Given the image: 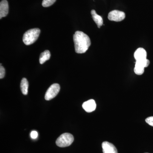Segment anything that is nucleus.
I'll return each mask as SVG.
<instances>
[{
  "label": "nucleus",
  "mask_w": 153,
  "mask_h": 153,
  "mask_svg": "<svg viewBox=\"0 0 153 153\" xmlns=\"http://www.w3.org/2000/svg\"><path fill=\"white\" fill-rule=\"evenodd\" d=\"M75 52L78 54L85 53L91 46L90 38L81 31H76L73 36Z\"/></svg>",
  "instance_id": "obj_1"
},
{
  "label": "nucleus",
  "mask_w": 153,
  "mask_h": 153,
  "mask_svg": "<svg viewBox=\"0 0 153 153\" xmlns=\"http://www.w3.org/2000/svg\"><path fill=\"white\" fill-rule=\"evenodd\" d=\"M41 30L38 28H34L28 30L23 36V42L26 45L33 44L38 39Z\"/></svg>",
  "instance_id": "obj_2"
},
{
  "label": "nucleus",
  "mask_w": 153,
  "mask_h": 153,
  "mask_svg": "<svg viewBox=\"0 0 153 153\" xmlns=\"http://www.w3.org/2000/svg\"><path fill=\"white\" fill-rule=\"evenodd\" d=\"M74 137L71 134L66 133L61 134L57 139L56 144L60 147H66L70 146L74 141Z\"/></svg>",
  "instance_id": "obj_3"
},
{
  "label": "nucleus",
  "mask_w": 153,
  "mask_h": 153,
  "mask_svg": "<svg viewBox=\"0 0 153 153\" xmlns=\"http://www.w3.org/2000/svg\"><path fill=\"white\" fill-rule=\"evenodd\" d=\"M60 90V86L57 83L51 85L46 92L45 96L46 100H50L57 95Z\"/></svg>",
  "instance_id": "obj_4"
},
{
  "label": "nucleus",
  "mask_w": 153,
  "mask_h": 153,
  "mask_svg": "<svg viewBox=\"0 0 153 153\" xmlns=\"http://www.w3.org/2000/svg\"><path fill=\"white\" fill-rule=\"evenodd\" d=\"M125 13L122 11L114 10L110 12L108 15V19L114 22H121L125 19Z\"/></svg>",
  "instance_id": "obj_5"
},
{
  "label": "nucleus",
  "mask_w": 153,
  "mask_h": 153,
  "mask_svg": "<svg viewBox=\"0 0 153 153\" xmlns=\"http://www.w3.org/2000/svg\"><path fill=\"white\" fill-rule=\"evenodd\" d=\"M102 146L103 153H118L116 148L111 143L104 142L102 143Z\"/></svg>",
  "instance_id": "obj_6"
},
{
  "label": "nucleus",
  "mask_w": 153,
  "mask_h": 153,
  "mask_svg": "<svg viewBox=\"0 0 153 153\" xmlns=\"http://www.w3.org/2000/svg\"><path fill=\"white\" fill-rule=\"evenodd\" d=\"M82 108L87 112H91L94 111L96 108L95 101L93 99L85 101L82 104Z\"/></svg>",
  "instance_id": "obj_7"
},
{
  "label": "nucleus",
  "mask_w": 153,
  "mask_h": 153,
  "mask_svg": "<svg viewBox=\"0 0 153 153\" xmlns=\"http://www.w3.org/2000/svg\"><path fill=\"white\" fill-rule=\"evenodd\" d=\"M8 13V3L7 0H2L0 3V19L6 17Z\"/></svg>",
  "instance_id": "obj_8"
},
{
  "label": "nucleus",
  "mask_w": 153,
  "mask_h": 153,
  "mask_svg": "<svg viewBox=\"0 0 153 153\" xmlns=\"http://www.w3.org/2000/svg\"><path fill=\"white\" fill-rule=\"evenodd\" d=\"M134 57L136 61L147 59V52L143 48H139L134 53Z\"/></svg>",
  "instance_id": "obj_9"
},
{
  "label": "nucleus",
  "mask_w": 153,
  "mask_h": 153,
  "mask_svg": "<svg viewBox=\"0 0 153 153\" xmlns=\"http://www.w3.org/2000/svg\"><path fill=\"white\" fill-rule=\"evenodd\" d=\"M91 16L94 21L95 22L96 24L97 25L99 28L100 27L103 25V20L102 18L94 10H92L91 11Z\"/></svg>",
  "instance_id": "obj_10"
},
{
  "label": "nucleus",
  "mask_w": 153,
  "mask_h": 153,
  "mask_svg": "<svg viewBox=\"0 0 153 153\" xmlns=\"http://www.w3.org/2000/svg\"><path fill=\"white\" fill-rule=\"evenodd\" d=\"M20 87L23 94L25 95H27L29 88V82L26 78H23L22 79Z\"/></svg>",
  "instance_id": "obj_11"
},
{
  "label": "nucleus",
  "mask_w": 153,
  "mask_h": 153,
  "mask_svg": "<svg viewBox=\"0 0 153 153\" xmlns=\"http://www.w3.org/2000/svg\"><path fill=\"white\" fill-rule=\"evenodd\" d=\"M51 54L49 50H45L41 53L39 58V62L41 64H43L47 60H49L50 58Z\"/></svg>",
  "instance_id": "obj_12"
},
{
  "label": "nucleus",
  "mask_w": 153,
  "mask_h": 153,
  "mask_svg": "<svg viewBox=\"0 0 153 153\" xmlns=\"http://www.w3.org/2000/svg\"><path fill=\"white\" fill-rule=\"evenodd\" d=\"M144 67H143L139 63L135 62V65L134 68V71L137 75H142L143 74L144 72Z\"/></svg>",
  "instance_id": "obj_13"
},
{
  "label": "nucleus",
  "mask_w": 153,
  "mask_h": 153,
  "mask_svg": "<svg viewBox=\"0 0 153 153\" xmlns=\"http://www.w3.org/2000/svg\"><path fill=\"white\" fill-rule=\"evenodd\" d=\"M56 0H43L42 2V6L44 7H47L52 6L55 3Z\"/></svg>",
  "instance_id": "obj_14"
},
{
  "label": "nucleus",
  "mask_w": 153,
  "mask_h": 153,
  "mask_svg": "<svg viewBox=\"0 0 153 153\" xmlns=\"http://www.w3.org/2000/svg\"><path fill=\"white\" fill-rule=\"evenodd\" d=\"M5 75V70L3 66L1 65L0 66V79H2Z\"/></svg>",
  "instance_id": "obj_15"
},
{
  "label": "nucleus",
  "mask_w": 153,
  "mask_h": 153,
  "mask_svg": "<svg viewBox=\"0 0 153 153\" xmlns=\"http://www.w3.org/2000/svg\"><path fill=\"white\" fill-rule=\"evenodd\" d=\"M146 122L148 124L153 126V116L147 118L146 119Z\"/></svg>",
  "instance_id": "obj_16"
},
{
  "label": "nucleus",
  "mask_w": 153,
  "mask_h": 153,
  "mask_svg": "<svg viewBox=\"0 0 153 153\" xmlns=\"http://www.w3.org/2000/svg\"><path fill=\"white\" fill-rule=\"evenodd\" d=\"M31 138L33 139H36L37 138V137L38 136V133L36 131H33L31 132V134H30Z\"/></svg>",
  "instance_id": "obj_17"
},
{
  "label": "nucleus",
  "mask_w": 153,
  "mask_h": 153,
  "mask_svg": "<svg viewBox=\"0 0 153 153\" xmlns=\"http://www.w3.org/2000/svg\"></svg>",
  "instance_id": "obj_18"
}]
</instances>
